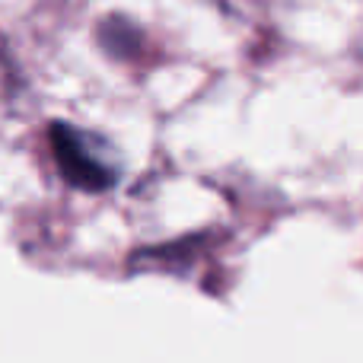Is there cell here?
<instances>
[{
    "label": "cell",
    "instance_id": "cell-1",
    "mask_svg": "<svg viewBox=\"0 0 363 363\" xmlns=\"http://www.w3.org/2000/svg\"><path fill=\"white\" fill-rule=\"evenodd\" d=\"M51 153L70 185L83 191H106L121 179V163L106 138L89 134L74 125H51Z\"/></svg>",
    "mask_w": 363,
    "mask_h": 363
}]
</instances>
